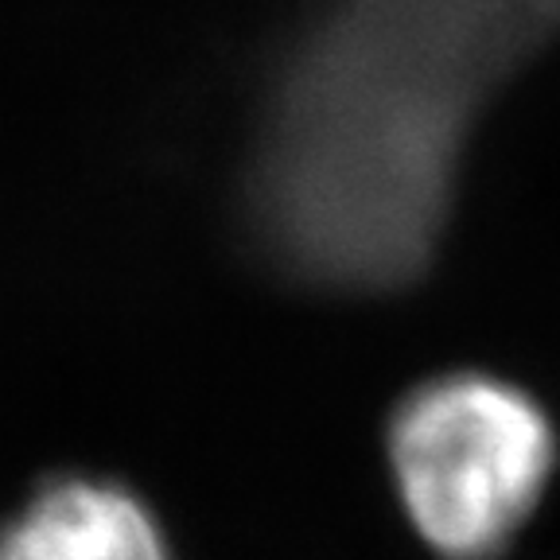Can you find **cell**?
<instances>
[{
	"instance_id": "obj_1",
	"label": "cell",
	"mask_w": 560,
	"mask_h": 560,
	"mask_svg": "<svg viewBox=\"0 0 560 560\" xmlns=\"http://www.w3.org/2000/svg\"><path fill=\"white\" fill-rule=\"evenodd\" d=\"M560 35V0H331L280 62L245 219L289 280L389 292L436 254L494 94Z\"/></svg>"
},
{
	"instance_id": "obj_3",
	"label": "cell",
	"mask_w": 560,
	"mask_h": 560,
	"mask_svg": "<svg viewBox=\"0 0 560 560\" xmlns=\"http://www.w3.org/2000/svg\"><path fill=\"white\" fill-rule=\"evenodd\" d=\"M0 560H172L149 506L105 479H55L9 522Z\"/></svg>"
},
{
	"instance_id": "obj_2",
	"label": "cell",
	"mask_w": 560,
	"mask_h": 560,
	"mask_svg": "<svg viewBox=\"0 0 560 560\" xmlns=\"http://www.w3.org/2000/svg\"><path fill=\"white\" fill-rule=\"evenodd\" d=\"M385 452L405 517L440 560H499L529 529L560 467L545 405L482 370L409 389Z\"/></svg>"
}]
</instances>
